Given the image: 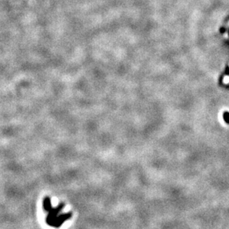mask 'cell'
I'll return each mask as SVG.
<instances>
[{
    "label": "cell",
    "instance_id": "cell-1",
    "mask_svg": "<svg viewBox=\"0 0 229 229\" xmlns=\"http://www.w3.org/2000/svg\"><path fill=\"white\" fill-rule=\"evenodd\" d=\"M43 206H44L45 210L48 212V217L46 218V222L48 225H51V226L58 228L65 222V220H68L71 217V213L63 214L57 217L58 213L61 211L62 208H63V205L59 206L57 208H53L51 207L50 199L48 197L45 198L44 202H43Z\"/></svg>",
    "mask_w": 229,
    "mask_h": 229
}]
</instances>
